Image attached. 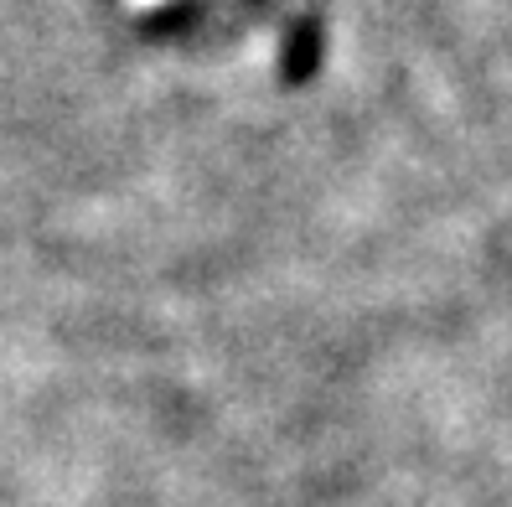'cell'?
Wrapping results in <instances>:
<instances>
[{
	"label": "cell",
	"mask_w": 512,
	"mask_h": 507,
	"mask_svg": "<svg viewBox=\"0 0 512 507\" xmlns=\"http://www.w3.org/2000/svg\"><path fill=\"white\" fill-rule=\"evenodd\" d=\"M140 6H150V0H140Z\"/></svg>",
	"instance_id": "6da1fadb"
}]
</instances>
